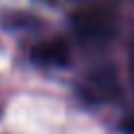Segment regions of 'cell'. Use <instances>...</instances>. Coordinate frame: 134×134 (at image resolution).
<instances>
[{"label": "cell", "mask_w": 134, "mask_h": 134, "mask_svg": "<svg viewBox=\"0 0 134 134\" xmlns=\"http://www.w3.org/2000/svg\"><path fill=\"white\" fill-rule=\"evenodd\" d=\"M32 59L42 65H65L69 59V46L61 38L43 42L32 49Z\"/></svg>", "instance_id": "cell-1"}]
</instances>
